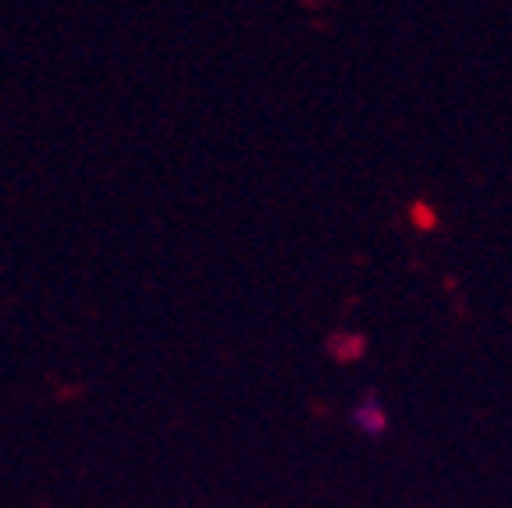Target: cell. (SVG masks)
Wrapping results in <instances>:
<instances>
[{"label": "cell", "mask_w": 512, "mask_h": 508, "mask_svg": "<svg viewBox=\"0 0 512 508\" xmlns=\"http://www.w3.org/2000/svg\"><path fill=\"white\" fill-rule=\"evenodd\" d=\"M349 420L363 437H384L388 434V409H384V402L377 395H363L360 402L352 405Z\"/></svg>", "instance_id": "cell-1"}, {"label": "cell", "mask_w": 512, "mask_h": 508, "mask_svg": "<svg viewBox=\"0 0 512 508\" xmlns=\"http://www.w3.org/2000/svg\"><path fill=\"white\" fill-rule=\"evenodd\" d=\"M335 352H338V356H360V352H363V338H360V334H342V338H338V342H335Z\"/></svg>", "instance_id": "cell-2"}]
</instances>
